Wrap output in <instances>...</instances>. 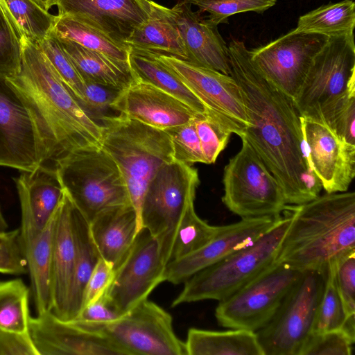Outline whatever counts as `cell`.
I'll return each mask as SVG.
<instances>
[{"label": "cell", "instance_id": "cell-1", "mask_svg": "<svg viewBox=\"0 0 355 355\" xmlns=\"http://www.w3.org/2000/svg\"><path fill=\"white\" fill-rule=\"evenodd\" d=\"M228 50L230 76L241 89L248 120L241 138L277 179L287 205L316 198L322 187L310 165L302 116L293 99L256 68L243 42L232 40Z\"/></svg>", "mask_w": 355, "mask_h": 355}, {"label": "cell", "instance_id": "cell-2", "mask_svg": "<svg viewBox=\"0 0 355 355\" xmlns=\"http://www.w3.org/2000/svg\"><path fill=\"white\" fill-rule=\"evenodd\" d=\"M21 44L20 71L7 79L32 115L44 164L79 149L101 146L102 125L82 107L37 44L24 35Z\"/></svg>", "mask_w": 355, "mask_h": 355}, {"label": "cell", "instance_id": "cell-3", "mask_svg": "<svg viewBox=\"0 0 355 355\" xmlns=\"http://www.w3.org/2000/svg\"><path fill=\"white\" fill-rule=\"evenodd\" d=\"M290 226L276 262L300 271H326L331 262L355 250V193H326L289 205Z\"/></svg>", "mask_w": 355, "mask_h": 355}, {"label": "cell", "instance_id": "cell-4", "mask_svg": "<svg viewBox=\"0 0 355 355\" xmlns=\"http://www.w3.org/2000/svg\"><path fill=\"white\" fill-rule=\"evenodd\" d=\"M101 147L117 165L142 230L141 207L147 187L158 170L173 160L168 134L120 114L104 116Z\"/></svg>", "mask_w": 355, "mask_h": 355}, {"label": "cell", "instance_id": "cell-5", "mask_svg": "<svg viewBox=\"0 0 355 355\" xmlns=\"http://www.w3.org/2000/svg\"><path fill=\"white\" fill-rule=\"evenodd\" d=\"M292 214L288 205L277 224L251 245L191 276L171 304L221 301L260 275L277 260Z\"/></svg>", "mask_w": 355, "mask_h": 355}, {"label": "cell", "instance_id": "cell-6", "mask_svg": "<svg viewBox=\"0 0 355 355\" xmlns=\"http://www.w3.org/2000/svg\"><path fill=\"white\" fill-rule=\"evenodd\" d=\"M54 165L64 191L89 223L104 211L131 205L117 165L101 146L75 150Z\"/></svg>", "mask_w": 355, "mask_h": 355}, {"label": "cell", "instance_id": "cell-7", "mask_svg": "<svg viewBox=\"0 0 355 355\" xmlns=\"http://www.w3.org/2000/svg\"><path fill=\"white\" fill-rule=\"evenodd\" d=\"M239 151L224 168L223 202L241 218L275 216L286 204L275 176L244 139Z\"/></svg>", "mask_w": 355, "mask_h": 355}, {"label": "cell", "instance_id": "cell-8", "mask_svg": "<svg viewBox=\"0 0 355 355\" xmlns=\"http://www.w3.org/2000/svg\"><path fill=\"white\" fill-rule=\"evenodd\" d=\"M326 272L304 271L272 319L256 331L264 355H299L312 332Z\"/></svg>", "mask_w": 355, "mask_h": 355}, {"label": "cell", "instance_id": "cell-9", "mask_svg": "<svg viewBox=\"0 0 355 355\" xmlns=\"http://www.w3.org/2000/svg\"><path fill=\"white\" fill-rule=\"evenodd\" d=\"M355 92L354 35L330 37L314 57L294 103L304 118L319 119L329 104Z\"/></svg>", "mask_w": 355, "mask_h": 355}, {"label": "cell", "instance_id": "cell-10", "mask_svg": "<svg viewBox=\"0 0 355 355\" xmlns=\"http://www.w3.org/2000/svg\"><path fill=\"white\" fill-rule=\"evenodd\" d=\"M304 271L275 262L228 297L215 310L220 326L257 331L272 319L284 299Z\"/></svg>", "mask_w": 355, "mask_h": 355}, {"label": "cell", "instance_id": "cell-11", "mask_svg": "<svg viewBox=\"0 0 355 355\" xmlns=\"http://www.w3.org/2000/svg\"><path fill=\"white\" fill-rule=\"evenodd\" d=\"M200 180L190 164L173 160L163 165L150 182L142 207L141 223L157 241L178 224L194 203Z\"/></svg>", "mask_w": 355, "mask_h": 355}, {"label": "cell", "instance_id": "cell-12", "mask_svg": "<svg viewBox=\"0 0 355 355\" xmlns=\"http://www.w3.org/2000/svg\"><path fill=\"white\" fill-rule=\"evenodd\" d=\"M154 54L200 99L207 116L241 138L244 135L248 120L241 89L232 76L173 56Z\"/></svg>", "mask_w": 355, "mask_h": 355}, {"label": "cell", "instance_id": "cell-13", "mask_svg": "<svg viewBox=\"0 0 355 355\" xmlns=\"http://www.w3.org/2000/svg\"><path fill=\"white\" fill-rule=\"evenodd\" d=\"M128 355H187L170 313L148 299L121 319L100 329Z\"/></svg>", "mask_w": 355, "mask_h": 355}, {"label": "cell", "instance_id": "cell-14", "mask_svg": "<svg viewBox=\"0 0 355 355\" xmlns=\"http://www.w3.org/2000/svg\"><path fill=\"white\" fill-rule=\"evenodd\" d=\"M328 38L292 30L263 46L250 50V59L266 79L294 99L314 57Z\"/></svg>", "mask_w": 355, "mask_h": 355}, {"label": "cell", "instance_id": "cell-15", "mask_svg": "<svg viewBox=\"0 0 355 355\" xmlns=\"http://www.w3.org/2000/svg\"><path fill=\"white\" fill-rule=\"evenodd\" d=\"M44 162L43 146L29 110L15 87L0 76V166L33 171Z\"/></svg>", "mask_w": 355, "mask_h": 355}, {"label": "cell", "instance_id": "cell-16", "mask_svg": "<svg viewBox=\"0 0 355 355\" xmlns=\"http://www.w3.org/2000/svg\"><path fill=\"white\" fill-rule=\"evenodd\" d=\"M165 267L157 240L144 228L114 269L105 295L119 311L126 313L164 282Z\"/></svg>", "mask_w": 355, "mask_h": 355}, {"label": "cell", "instance_id": "cell-17", "mask_svg": "<svg viewBox=\"0 0 355 355\" xmlns=\"http://www.w3.org/2000/svg\"><path fill=\"white\" fill-rule=\"evenodd\" d=\"M28 332L38 355H128L103 330L62 320L52 311L31 316Z\"/></svg>", "mask_w": 355, "mask_h": 355}, {"label": "cell", "instance_id": "cell-18", "mask_svg": "<svg viewBox=\"0 0 355 355\" xmlns=\"http://www.w3.org/2000/svg\"><path fill=\"white\" fill-rule=\"evenodd\" d=\"M282 214L244 218L239 222L222 226L218 234L202 248L168 263L164 272V282L173 284L184 283L198 271L251 245L272 228Z\"/></svg>", "mask_w": 355, "mask_h": 355}, {"label": "cell", "instance_id": "cell-19", "mask_svg": "<svg viewBox=\"0 0 355 355\" xmlns=\"http://www.w3.org/2000/svg\"><path fill=\"white\" fill-rule=\"evenodd\" d=\"M311 168L327 193L345 192L355 176V146L340 139L324 123L302 116Z\"/></svg>", "mask_w": 355, "mask_h": 355}, {"label": "cell", "instance_id": "cell-20", "mask_svg": "<svg viewBox=\"0 0 355 355\" xmlns=\"http://www.w3.org/2000/svg\"><path fill=\"white\" fill-rule=\"evenodd\" d=\"M53 5L58 15L76 19L128 46L133 32L148 18L152 0H53Z\"/></svg>", "mask_w": 355, "mask_h": 355}, {"label": "cell", "instance_id": "cell-21", "mask_svg": "<svg viewBox=\"0 0 355 355\" xmlns=\"http://www.w3.org/2000/svg\"><path fill=\"white\" fill-rule=\"evenodd\" d=\"M14 180L21 207L22 247L49 223L62 198L64 188L54 164H42L33 171H21Z\"/></svg>", "mask_w": 355, "mask_h": 355}, {"label": "cell", "instance_id": "cell-22", "mask_svg": "<svg viewBox=\"0 0 355 355\" xmlns=\"http://www.w3.org/2000/svg\"><path fill=\"white\" fill-rule=\"evenodd\" d=\"M111 108L128 119L163 130L199 115L176 98L135 77L120 90Z\"/></svg>", "mask_w": 355, "mask_h": 355}, {"label": "cell", "instance_id": "cell-23", "mask_svg": "<svg viewBox=\"0 0 355 355\" xmlns=\"http://www.w3.org/2000/svg\"><path fill=\"white\" fill-rule=\"evenodd\" d=\"M180 31L188 62L230 76L228 45L216 25L209 22L184 0L172 8Z\"/></svg>", "mask_w": 355, "mask_h": 355}, {"label": "cell", "instance_id": "cell-24", "mask_svg": "<svg viewBox=\"0 0 355 355\" xmlns=\"http://www.w3.org/2000/svg\"><path fill=\"white\" fill-rule=\"evenodd\" d=\"M73 207V204L64 189L55 212L51 258L52 312L62 320L66 318L76 259Z\"/></svg>", "mask_w": 355, "mask_h": 355}, {"label": "cell", "instance_id": "cell-25", "mask_svg": "<svg viewBox=\"0 0 355 355\" xmlns=\"http://www.w3.org/2000/svg\"><path fill=\"white\" fill-rule=\"evenodd\" d=\"M89 224L90 233L101 258L117 268L138 234L136 213L131 205L98 215Z\"/></svg>", "mask_w": 355, "mask_h": 355}, {"label": "cell", "instance_id": "cell-26", "mask_svg": "<svg viewBox=\"0 0 355 355\" xmlns=\"http://www.w3.org/2000/svg\"><path fill=\"white\" fill-rule=\"evenodd\" d=\"M128 47L188 61L187 51L171 8L152 1L147 20L126 42Z\"/></svg>", "mask_w": 355, "mask_h": 355}, {"label": "cell", "instance_id": "cell-27", "mask_svg": "<svg viewBox=\"0 0 355 355\" xmlns=\"http://www.w3.org/2000/svg\"><path fill=\"white\" fill-rule=\"evenodd\" d=\"M54 222L55 213L42 232L22 246L37 315L52 311L53 309L51 258Z\"/></svg>", "mask_w": 355, "mask_h": 355}, {"label": "cell", "instance_id": "cell-28", "mask_svg": "<svg viewBox=\"0 0 355 355\" xmlns=\"http://www.w3.org/2000/svg\"><path fill=\"white\" fill-rule=\"evenodd\" d=\"M129 48V64L133 77L176 98L194 112L207 114L200 99L153 53Z\"/></svg>", "mask_w": 355, "mask_h": 355}, {"label": "cell", "instance_id": "cell-29", "mask_svg": "<svg viewBox=\"0 0 355 355\" xmlns=\"http://www.w3.org/2000/svg\"><path fill=\"white\" fill-rule=\"evenodd\" d=\"M184 345L187 355H264L257 333L245 329L190 328Z\"/></svg>", "mask_w": 355, "mask_h": 355}, {"label": "cell", "instance_id": "cell-30", "mask_svg": "<svg viewBox=\"0 0 355 355\" xmlns=\"http://www.w3.org/2000/svg\"><path fill=\"white\" fill-rule=\"evenodd\" d=\"M72 225L76 245V259L65 321L74 320L81 311L86 285L101 258L91 236L89 224L74 205Z\"/></svg>", "mask_w": 355, "mask_h": 355}, {"label": "cell", "instance_id": "cell-31", "mask_svg": "<svg viewBox=\"0 0 355 355\" xmlns=\"http://www.w3.org/2000/svg\"><path fill=\"white\" fill-rule=\"evenodd\" d=\"M57 37L84 81L121 89L133 79L129 64L116 61L71 40Z\"/></svg>", "mask_w": 355, "mask_h": 355}, {"label": "cell", "instance_id": "cell-32", "mask_svg": "<svg viewBox=\"0 0 355 355\" xmlns=\"http://www.w3.org/2000/svg\"><path fill=\"white\" fill-rule=\"evenodd\" d=\"M221 227L201 219L195 211L194 203L191 204L173 230L158 241L164 265L200 249L218 234Z\"/></svg>", "mask_w": 355, "mask_h": 355}, {"label": "cell", "instance_id": "cell-33", "mask_svg": "<svg viewBox=\"0 0 355 355\" xmlns=\"http://www.w3.org/2000/svg\"><path fill=\"white\" fill-rule=\"evenodd\" d=\"M354 27L355 3L343 0L323 5L300 16L293 31L330 37L354 34Z\"/></svg>", "mask_w": 355, "mask_h": 355}, {"label": "cell", "instance_id": "cell-34", "mask_svg": "<svg viewBox=\"0 0 355 355\" xmlns=\"http://www.w3.org/2000/svg\"><path fill=\"white\" fill-rule=\"evenodd\" d=\"M53 31L59 37L75 42L116 61L129 64V47L117 44L99 31L76 19L57 15Z\"/></svg>", "mask_w": 355, "mask_h": 355}, {"label": "cell", "instance_id": "cell-35", "mask_svg": "<svg viewBox=\"0 0 355 355\" xmlns=\"http://www.w3.org/2000/svg\"><path fill=\"white\" fill-rule=\"evenodd\" d=\"M31 290L21 279L0 281V328L28 333Z\"/></svg>", "mask_w": 355, "mask_h": 355}, {"label": "cell", "instance_id": "cell-36", "mask_svg": "<svg viewBox=\"0 0 355 355\" xmlns=\"http://www.w3.org/2000/svg\"><path fill=\"white\" fill-rule=\"evenodd\" d=\"M21 35L38 43L52 31L55 15L44 10L32 0H1Z\"/></svg>", "mask_w": 355, "mask_h": 355}, {"label": "cell", "instance_id": "cell-37", "mask_svg": "<svg viewBox=\"0 0 355 355\" xmlns=\"http://www.w3.org/2000/svg\"><path fill=\"white\" fill-rule=\"evenodd\" d=\"M336 262H331L327 267L311 333L341 329L347 318L336 282Z\"/></svg>", "mask_w": 355, "mask_h": 355}, {"label": "cell", "instance_id": "cell-38", "mask_svg": "<svg viewBox=\"0 0 355 355\" xmlns=\"http://www.w3.org/2000/svg\"><path fill=\"white\" fill-rule=\"evenodd\" d=\"M21 62V34L0 0V76H15L20 71Z\"/></svg>", "mask_w": 355, "mask_h": 355}, {"label": "cell", "instance_id": "cell-39", "mask_svg": "<svg viewBox=\"0 0 355 355\" xmlns=\"http://www.w3.org/2000/svg\"><path fill=\"white\" fill-rule=\"evenodd\" d=\"M58 75L78 101L83 96L84 80L52 31L37 43Z\"/></svg>", "mask_w": 355, "mask_h": 355}, {"label": "cell", "instance_id": "cell-40", "mask_svg": "<svg viewBox=\"0 0 355 355\" xmlns=\"http://www.w3.org/2000/svg\"><path fill=\"white\" fill-rule=\"evenodd\" d=\"M318 121L327 125L340 139L355 146V92L327 106Z\"/></svg>", "mask_w": 355, "mask_h": 355}, {"label": "cell", "instance_id": "cell-41", "mask_svg": "<svg viewBox=\"0 0 355 355\" xmlns=\"http://www.w3.org/2000/svg\"><path fill=\"white\" fill-rule=\"evenodd\" d=\"M198 8L201 14L207 12V19L218 26L237 13L249 11L262 12L272 7L277 0H184Z\"/></svg>", "mask_w": 355, "mask_h": 355}, {"label": "cell", "instance_id": "cell-42", "mask_svg": "<svg viewBox=\"0 0 355 355\" xmlns=\"http://www.w3.org/2000/svg\"><path fill=\"white\" fill-rule=\"evenodd\" d=\"M194 122L205 164H214L225 148L232 133L207 115L196 116Z\"/></svg>", "mask_w": 355, "mask_h": 355}, {"label": "cell", "instance_id": "cell-43", "mask_svg": "<svg viewBox=\"0 0 355 355\" xmlns=\"http://www.w3.org/2000/svg\"><path fill=\"white\" fill-rule=\"evenodd\" d=\"M194 119L165 130L171 138L173 159L177 162L188 164L197 162L205 164Z\"/></svg>", "mask_w": 355, "mask_h": 355}, {"label": "cell", "instance_id": "cell-44", "mask_svg": "<svg viewBox=\"0 0 355 355\" xmlns=\"http://www.w3.org/2000/svg\"><path fill=\"white\" fill-rule=\"evenodd\" d=\"M354 341L343 329L311 333L299 355H351Z\"/></svg>", "mask_w": 355, "mask_h": 355}, {"label": "cell", "instance_id": "cell-45", "mask_svg": "<svg viewBox=\"0 0 355 355\" xmlns=\"http://www.w3.org/2000/svg\"><path fill=\"white\" fill-rule=\"evenodd\" d=\"M120 90L121 89L111 86L85 80L83 96L79 103L86 112L99 123L101 118L110 115L108 111L112 110L111 105Z\"/></svg>", "mask_w": 355, "mask_h": 355}, {"label": "cell", "instance_id": "cell-46", "mask_svg": "<svg viewBox=\"0 0 355 355\" xmlns=\"http://www.w3.org/2000/svg\"><path fill=\"white\" fill-rule=\"evenodd\" d=\"M0 272L21 275L27 266L19 239V228L0 232Z\"/></svg>", "mask_w": 355, "mask_h": 355}, {"label": "cell", "instance_id": "cell-47", "mask_svg": "<svg viewBox=\"0 0 355 355\" xmlns=\"http://www.w3.org/2000/svg\"><path fill=\"white\" fill-rule=\"evenodd\" d=\"M335 277L347 317L355 316V250L336 261Z\"/></svg>", "mask_w": 355, "mask_h": 355}, {"label": "cell", "instance_id": "cell-48", "mask_svg": "<svg viewBox=\"0 0 355 355\" xmlns=\"http://www.w3.org/2000/svg\"><path fill=\"white\" fill-rule=\"evenodd\" d=\"M125 314L112 304L105 293L94 302L83 307L71 321L91 329L100 330L101 327L121 319Z\"/></svg>", "mask_w": 355, "mask_h": 355}, {"label": "cell", "instance_id": "cell-49", "mask_svg": "<svg viewBox=\"0 0 355 355\" xmlns=\"http://www.w3.org/2000/svg\"><path fill=\"white\" fill-rule=\"evenodd\" d=\"M114 275L113 266L106 260L100 258L86 285L82 309L94 302L105 293Z\"/></svg>", "mask_w": 355, "mask_h": 355}, {"label": "cell", "instance_id": "cell-50", "mask_svg": "<svg viewBox=\"0 0 355 355\" xmlns=\"http://www.w3.org/2000/svg\"><path fill=\"white\" fill-rule=\"evenodd\" d=\"M0 355H38L28 333L0 328Z\"/></svg>", "mask_w": 355, "mask_h": 355}, {"label": "cell", "instance_id": "cell-51", "mask_svg": "<svg viewBox=\"0 0 355 355\" xmlns=\"http://www.w3.org/2000/svg\"><path fill=\"white\" fill-rule=\"evenodd\" d=\"M40 8L44 10L49 11V10L53 6V0H32Z\"/></svg>", "mask_w": 355, "mask_h": 355}, {"label": "cell", "instance_id": "cell-52", "mask_svg": "<svg viewBox=\"0 0 355 355\" xmlns=\"http://www.w3.org/2000/svg\"><path fill=\"white\" fill-rule=\"evenodd\" d=\"M8 224L0 208V232L7 231Z\"/></svg>", "mask_w": 355, "mask_h": 355}]
</instances>
